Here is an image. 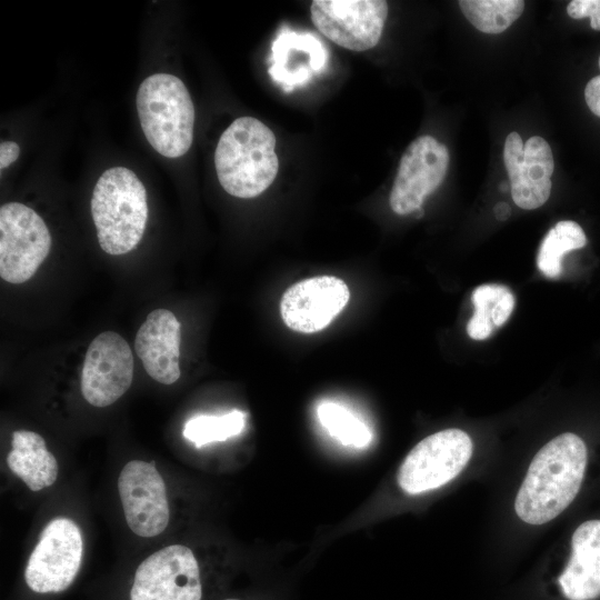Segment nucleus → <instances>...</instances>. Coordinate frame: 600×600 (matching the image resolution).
Wrapping results in <instances>:
<instances>
[{"mask_svg": "<svg viewBox=\"0 0 600 600\" xmlns=\"http://www.w3.org/2000/svg\"><path fill=\"white\" fill-rule=\"evenodd\" d=\"M587 459V447L574 433L559 434L544 444L517 493V516L529 524H542L559 516L580 490Z\"/></svg>", "mask_w": 600, "mask_h": 600, "instance_id": "obj_1", "label": "nucleus"}, {"mask_svg": "<svg viewBox=\"0 0 600 600\" xmlns=\"http://www.w3.org/2000/svg\"><path fill=\"white\" fill-rule=\"evenodd\" d=\"M273 132L252 117L236 119L221 134L214 166L221 187L231 196L254 198L273 182L279 161Z\"/></svg>", "mask_w": 600, "mask_h": 600, "instance_id": "obj_2", "label": "nucleus"}, {"mask_svg": "<svg viewBox=\"0 0 600 600\" xmlns=\"http://www.w3.org/2000/svg\"><path fill=\"white\" fill-rule=\"evenodd\" d=\"M91 214L104 252L118 256L131 251L141 241L148 220L143 183L128 168L106 170L93 188Z\"/></svg>", "mask_w": 600, "mask_h": 600, "instance_id": "obj_3", "label": "nucleus"}, {"mask_svg": "<svg viewBox=\"0 0 600 600\" xmlns=\"http://www.w3.org/2000/svg\"><path fill=\"white\" fill-rule=\"evenodd\" d=\"M137 110L142 131L161 156L178 158L192 143L194 108L184 83L169 73L146 78L137 93Z\"/></svg>", "mask_w": 600, "mask_h": 600, "instance_id": "obj_4", "label": "nucleus"}, {"mask_svg": "<svg viewBox=\"0 0 600 600\" xmlns=\"http://www.w3.org/2000/svg\"><path fill=\"white\" fill-rule=\"evenodd\" d=\"M472 449L471 438L460 429L432 433L407 454L398 471V483L409 494L438 489L466 468Z\"/></svg>", "mask_w": 600, "mask_h": 600, "instance_id": "obj_5", "label": "nucleus"}, {"mask_svg": "<svg viewBox=\"0 0 600 600\" xmlns=\"http://www.w3.org/2000/svg\"><path fill=\"white\" fill-rule=\"evenodd\" d=\"M51 236L43 219L20 202L0 208V276L10 283L28 281L49 254Z\"/></svg>", "mask_w": 600, "mask_h": 600, "instance_id": "obj_6", "label": "nucleus"}, {"mask_svg": "<svg viewBox=\"0 0 600 600\" xmlns=\"http://www.w3.org/2000/svg\"><path fill=\"white\" fill-rule=\"evenodd\" d=\"M83 553L79 527L69 518H56L41 531L26 570L27 586L37 593L61 592L77 577Z\"/></svg>", "mask_w": 600, "mask_h": 600, "instance_id": "obj_7", "label": "nucleus"}, {"mask_svg": "<svg viewBox=\"0 0 600 600\" xmlns=\"http://www.w3.org/2000/svg\"><path fill=\"white\" fill-rule=\"evenodd\" d=\"M198 561L182 544H171L146 558L137 568L130 600H201Z\"/></svg>", "mask_w": 600, "mask_h": 600, "instance_id": "obj_8", "label": "nucleus"}, {"mask_svg": "<svg viewBox=\"0 0 600 600\" xmlns=\"http://www.w3.org/2000/svg\"><path fill=\"white\" fill-rule=\"evenodd\" d=\"M311 20L329 40L352 51L373 48L388 16L383 0H314Z\"/></svg>", "mask_w": 600, "mask_h": 600, "instance_id": "obj_9", "label": "nucleus"}, {"mask_svg": "<svg viewBox=\"0 0 600 600\" xmlns=\"http://www.w3.org/2000/svg\"><path fill=\"white\" fill-rule=\"evenodd\" d=\"M133 356L129 343L117 332L98 334L88 347L81 372V392L94 407L116 402L130 388Z\"/></svg>", "mask_w": 600, "mask_h": 600, "instance_id": "obj_10", "label": "nucleus"}, {"mask_svg": "<svg viewBox=\"0 0 600 600\" xmlns=\"http://www.w3.org/2000/svg\"><path fill=\"white\" fill-rule=\"evenodd\" d=\"M449 166L444 144L431 136L413 140L403 152L390 192V207L401 216L420 209L443 181Z\"/></svg>", "mask_w": 600, "mask_h": 600, "instance_id": "obj_11", "label": "nucleus"}, {"mask_svg": "<svg viewBox=\"0 0 600 600\" xmlns=\"http://www.w3.org/2000/svg\"><path fill=\"white\" fill-rule=\"evenodd\" d=\"M118 490L132 532L152 538L166 530L170 519L166 484L153 461H129L119 474Z\"/></svg>", "mask_w": 600, "mask_h": 600, "instance_id": "obj_12", "label": "nucleus"}, {"mask_svg": "<svg viewBox=\"0 0 600 600\" xmlns=\"http://www.w3.org/2000/svg\"><path fill=\"white\" fill-rule=\"evenodd\" d=\"M350 299L347 283L334 276H318L296 282L281 297L280 314L297 332L314 333L327 328Z\"/></svg>", "mask_w": 600, "mask_h": 600, "instance_id": "obj_13", "label": "nucleus"}, {"mask_svg": "<svg viewBox=\"0 0 600 600\" xmlns=\"http://www.w3.org/2000/svg\"><path fill=\"white\" fill-rule=\"evenodd\" d=\"M514 203L526 210L541 207L550 197L554 169L549 143L541 137L529 138L523 144L520 134H508L503 148Z\"/></svg>", "mask_w": 600, "mask_h": 600, "instance_id": "obj_14", "label": "nucleus"}, {"mask_svg": "<svg viewBox=\"0 0 600 600\" xmlns=\"http://www.w3.org/2000/svg\"><path fill=\"white\" fill-rule=\"evenodd\" d=\"M181 324L168 309L151 311L137 332L134 349L147 373L162 384L180 378Z\"/></svg>", "mask_w": 600, "mask_h": 600, "instance_id": "obj_15", "label": "nucleus"}, {"mask_svg": "<svg viewBox=\"0 0 600 600\" xmlns=\"http://www.w3.org/2000/svg\"><path fill=\"white\" fill-rule=\"evenodd\" d=\"M270 61L272 80L290 91L327 67L328 52L314 34L282 29L272 43Z\"/></svg>", "mask_w": 600, "mask_h": 600, "instance_id": "obj_16", "label": "nucleus"}, {"mask_svg": "<svg viewBox=\"0 0 600 600\" xmlns=\"http://www.w3.org/2000/svg\"><path fill=\"white\" fill-rule=\"evenodd\" d=\"M558 582L569 600L600 597V520L586 521L576 529L571 556Z\"/></svg>", "mask_w": 600, "mask_h": 600, "instance_id": "obj_17", "label": "nucleus"}, {"mask_svg": "<svg viewBox=\"0 0 600 600\" xmlns=\"http://www.w3.org/2000/svg\"><path fill=\"white\" fill-rule=\"evenodd\" d=\"M12 450L7 456L11 472L19 477L31 491H39L54 483L58 463L47 449L44 439L28 430L12 433Z\"/></svg>", "mask_w": 600, "mask_h": 600, "instance_id": "obj_18", "label": "nucleus"}, {"mask_svg": "<svg viewBox=\"0 0 600 600\" xmlns=\"http://www.w3.org/2000/svg\"><path fill=\"white\" fill-rule=\"evenodd\" d=\"M474 313L469 320L467 332L474 340L487 339L494 327L502 326L514 308L512 292L501 284H482L471 297Z\"/></svg>", "mask_w": 600, "mask_h": 600, "instance_id": "obj_19", "label": "nucleus"}, {"mask_svg": "<svg viewBox=\"0 0 600 600\" xmlns=\"http://www.w3.org/2000/svg\"><path fill=\"white\" fill-rule=\"evenodd\" d=\"M587 244L582 228L572 220H561L543 238L537 264L548 278H557L561 273V261L566 252L581 249Z\"/></svg>", "mask_w": 600, "mask_h": 600, "instance_id": "obj_20", "label": "nucleus"}, {"mask_svg": "<svg viewBox=\"0 0 600 600\" xmlns=\"http://www.w3.org/2000/svg\"><path fill=\"white\" fill-rule=\"evenodd\" d=\"M459 7L479 31L497 34L506 31L523 12L522 0H461Z\"/></svg>", "mask_w": 600, "mask_h": 600, "instance_id": "obj_21", "label": "nucleus"}, {"mask_svg": "<svg viewBox=\"0 0 600 600\" xmlns=\"http://www.w3.org/2000/svg\"><path fill=\"white\" fill-rule=\"evenodd\" d=\"M317 416L328 433L344 446L363 448L371 442L369 427L346 407L324 401L317 408Z\"/></svg>", "mask_w": 600, "mask_h": 600, "instance_id": "obj_22", "label": "nucleus"}, {"mask_svg": "<svg viewBox=\"0 0 600 600\" xmlns=\"http://www.w3.org/2000/svg\"><path fill=\"white\" fill-rule=\"evenodd\" d=\"M246 417V413L240 410H232L221 416L199 414L186 422L182 434L197 448L211 442L226 441L243 431Z\"/></svg>", "mask_w": 600, "mask_h": 600, "instance_id": "obj_23", "label": "nucleus"}, {"mask_svg": "<svg viewBox=\"0 0 600 600\" xmlns=\"http://www.w3.org/2000/svg\"><path fill=\"white\" fill-rule=\"evenodd\" d=\"M572 19L590 18V27L600 31V0H572L567 7Z\"/></svg>", "mask_w": 600, "mask_h": 600, "instance_id": "obj_24", "label": "nucleus"}, {"mask_svg": "<svg viewBox=\"0 0 600 600\" xmlns=\"http://www.w3.org/2000/svg\"><path fill=\"white\" fill-rule=\"evenodd\" d=\"M584 99L591 112L600 118V74L590 79L589 82L586 84Z\"/></svg>", "mask_w": 600, "mask_h": 600, "instance_id": "obj_25", "label": "nucleus"}, {"mask_svg": "<svg viewBox=\"0 0 600 600\" xmlns=\"http://www.w3.org/2000/svg\"><path fill=\"white\" fill-rule=\"evenodd\" d=\"M20 152V147L14 141H2L0 144V168L4 169L14 162Z\"/></svg>", "mask_w": 600, "mask_h": 600, "instance_id": "obj_26", "label": "nucleus"}, {"mask_svg": "<svg viewBox=\"0 0 600 600\" xmlns=\"http://www.w3.org/2000/svg\"><path fill=\"white\" fill-rule=\"evenodd\" d=\"M494 216L498 220H507L511 213L510 206L507 202H499L493 209Z\"/></svg>", "mask_w": 600, "mask_h": 600, "instance_id": "obj_27", "label": "nucleus"}, {"mask_svg": "<svg viewBox=\"0 0 600 600\" xmlns=\"http://www.w3.org/2000/svg\"><path fill=\"white\" fill-rule=\"evenodd\" d=\"M509 187H510V186H508L507 183H502V184L500 186V189H501L503 192H506V191L508 190Z\"/></svg>", "mask_w": 600, "mask_h": 600, "instance_id": "obj_28", "label": "nucleus"}, {"mask_svg": "<svg viewBox=\"0 0 600 600\" xmlns=\"http://www.w3.org/2000/svg\"><path fill=\"white\" fill-rule=\"evenodd\" d=\"M224 600H238V599H224Z\"/></svg>", "mask_w": 600, "mask_h": 600, "instance_id": "obj_29", "label": "nucleus"}]
</instances>
